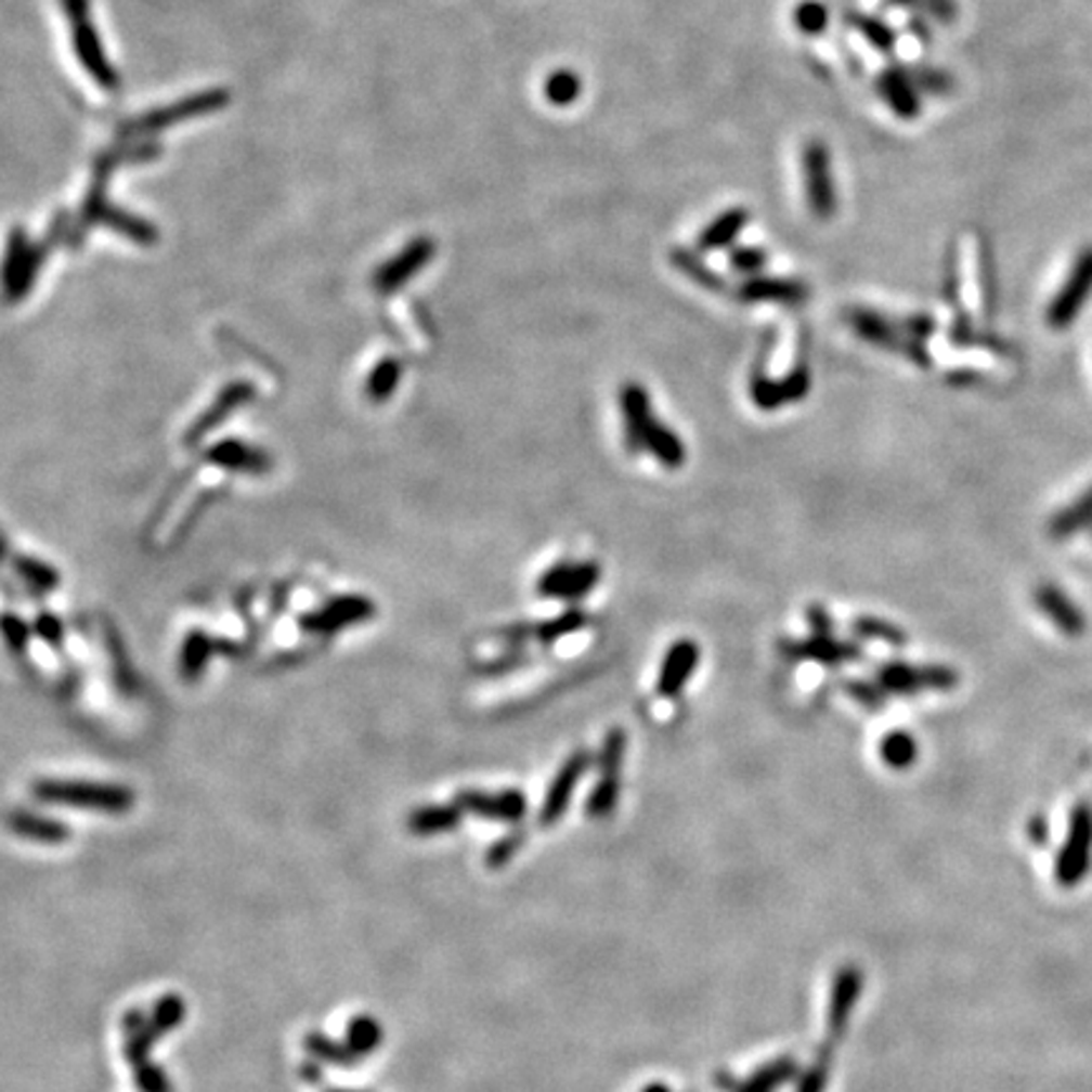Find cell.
Here are the masks:
<instances>
[{"label": "cell", "instance_id": "obj_39", "mask_svg": "<svg viewBox=\"0 0 1092 1092\" xmlns=\"http://www.w3.org/2000/svg\"><path fill=\"white\" fill-rule=\"evenodd\" d=\"M749 392H751V400H754V405L758 410H766V413H771V410H779L781 405H784L779 379H771L762 367H756L754 375H751Z\"/></svg>", "mask_w": 1092, "mask_h": 1092}, {"label": "cell", "instance_id": "obj_23", "mask_svg": "<svg viewBox=\"0 0 1092 1092\" xmlns=\"http://www.w3.org/2000/svg\"><path fill=\"white\" fill-rule=\"evenodd\" d=\"M1090 288H1092V261H1084L1080 269H1077L1075 276L1069 278L1065 291H1062L1057 296V301L1052 303L1050 326H1054V329H1062V326H1067L1069 322H1072L1075 314L1082 307L1084 296L1090 294Z\"/></svg>", "mask_w": 1092, "mask_h": 1092}, {"label": "cell", "instance_id": "obj_30", "mask_svg": "<svg viewBox=\"0 0 1092 1092\" xmlns=\"http://www.w3.org/2000/svg\"><path fill=\"white\" fill-rule=\"evenodd\" d=\"M303 1046H307V1052L311 1054V1057L318 1060V1062H326V1065H337V1067H352L360 1062V1057L349 1050L347 1044H339V1042H334L332 1037H326L324 1031H309L307 1037H303Z\"/></svg>", "mask_w": 1092, "mask_h": 1092}, {"label": "cell", "instance_id": "obj_3", "mask_svg": "<svg viewBox=\"0 0 1092 1092\" xmlns=\"http://www.w3.org/2000/svg\"><path fill=\"white\" fill-rule=\"evenodd\" d=\"M877 686L893 696H915L923 690L948 693L959 686V673L946 665H908L895 660L877 667Z\"/></svg>", "mask_w": 1092, "mask_h": 1092}, {"label": "cell", "instance_id": "obj_12", "mask_svg": "<svg viewBox=\"0 0 1092 1092\" xmlns=\"http://www.w3.org/2000/svg\"><path fill=\"white\" fill-rule=\"evenodd\" d=\"M66 11L74 21V43L83 61V66H87V72L94 76L96 83H102V87H114V72L109 68V64H106L104 51L99 49L94 30L89 26L87 0H66Z\"/></svg>", "mask_w": 1092, "mask_h": 1092}, {"label": "cell", "instance_id": "obj_4", "mask_svg": "<svg viewBox=\"0 0 1092 1092\" xmlns=\"http://www.w3.org/2000/svg\"><path fill=\"white\" fill-rule=\"evenodd\" d=\"M845 318H847V324L857 332V337L870 341V344L890 349V352H895V354L908 356V360H913L918 367H928L931 364V354L921 347V341H915L913 337H902L900 329H895V326L887 322L885 316L875 314V311L853 307L845 314Z\"/></svg>", "mask_w": 1092, "mask_h": 1092}, {"label": "cell", "instance_id": "obj_44", "mask_svg": "<svg viewBox=\"0 0 1092 1092\" xmlns=\"http://www.w3.org/2000/svg\"><path fill=\"white\" fill-rule=\"evenodd\" d=\"M15 569H18V574L26 580L30 587H36V589H53L58 584V574L53 572V569L49 564H41V561H36V559H26V557H21V559H15Z\"/></svg>", "mask_w": 1092, "mask_h": 1092}, {"label": "cell", "instance_id": "obj_32", "mask_svg": "<svg viewBox=\"0 0 1092 1092\" xmlns=\"http://www.w3.org/2000/svg\"><path fill=\"white\" fill-rule=\"evenodd\" d=\"M587 625L589 614L582 612L580 607H569V610L557 614L554 620L536 622V640L544 645H554L557 640H561V637L580 633V629H584Z\"/></svg>", "mask_w": 1092, "mask_h": 1092}, {"label": "cell", "instance_id": "obj_5", "mask_svg": "<svg viewBox=\"0 0 1092 1092\" xmlns=\"http://www.w3.org/2000/svg\"><path fill=\"white\" fill-rule=\"evenodd\" d=\"M599 576H602V569L597 561H559L538 576L536 595L544 599L576 602L597 587Z\"/></svg>", "mask_w": 1092, "mask_h": 1092}, {"label": "cell", "instance_id": "obj_27", "mask_svg": "<svg viewBox=\"0 0 1092 1092\" xmlns=\"http://www.w3.org/2000/svg\"><path fill=\"white\" fill-rule=\"evenodd\" d=\"M185 1014H187L185 999H182L180 993H165V997H159L155 1001V1006H152L147 1022H144V1029H147V1035L157 1042V1039L165 1037L167 1031L180 1027V1024L185 1022Z\"/></svg>", "mask_w": 1092, "mask_h": 1092}, {"label": "cell", "instance_id": "obj_35", "mask_svg": "<svg viewBox=\"0 0 1092 1092\" xmlns=\"http://www.w3.org/2000/svg\"><path fill=\"white\" fill-rule=\"evenodd\" d=\"M402 377V364L394 356H385V360L377 362V367L369 372L367 379V398L372 402H385L387 398H392V392L398 390Z\"/></svg>", "mask_w": 1092, "mask_h": 1092}, {"label": "cell", "instance_id": "obj_14", "mask_svg": "<svg viewBox=\"0 0 1092 1092\" xmlns=\"http://www.w3.org/2000/svg\"><path fill=\"white\" fill-rule=\"evenodd\" d=\"M862 991V974L857 966H842L837 978H834L830 1009H827V1037L832 1042L845 1037L847 1024L853 1019V1009L860 999Z\"/></svg>", "mask_w": 1092, "mask_h": 1092}, {"label": "cell", "instance_id": "obj_18", "mask_svg": "<svg viewBox=\"0 0 1092 1092\" xmlns=\"http://www.w3.org/2000/svg\"><path fill=\"white\" fill-rule=\"evenodd\" d=\"M250 398H253V387H250V382H233V385H227L223 392L218 394L216 402H212V407L210 410H205V413L197 417L193 428H190L187 432V443H197V440L208 435V432H212L218 428L220 422L225 420L227 415H233L235 410H238L243 402H248Z\"/></svg>", "mask_w": 1092, "mask_h": 1092}, {"label": "cell", "instance_id": "obj_6", "mask_svg": "<svg viewBox=\"0 0 1092 1092\" xmlns=\"http://www.w3.org/2000/svg\"><path fill=\"white\" fill-rule=\"evenodd\" d=\"M1092 857V809L1080 804L1069 817V834L1057 857V880L1062 885H1075L1088 875Z\"/></svg>", "mask_w": 1092, "mask_h": 1092}, {"label": "cell", "instance_id": "obj_40", "mask_svg": "<svg viewBox=\"0 0 1092 1092\" xmlns=\"http://www.w3.org/2000/svg\"><path fill=\"white\" fill-rule=\"evenodd\" d=\"M618 800H620V777H599L597 786L592 789L587 800V815L592 819L610 817Z\"/></svg>", "mask_w": 1092, "mask_h": 1092}, {"label": "cell", "instance_id": "obj_19", "mask_svg": "<svg viewBox=\"0 0 1092 1092\" xmlns=\"http://www.w3.org/2000/svg\"><path fill=\"white\" fill-rule=\"evenodd\" d=\"M5 822H8V830H11L13 834H18V837L30 840V842H43V845H61V842H66L68 837H72L68 824L58 822V819H53V817L36 815V811L13 809L11 815L5 817Z\"/></svg>", "mask_w": 1092, "mask_h": 1092}, {"label": "cell", "instance_id": "obj_45", "mask_svg": "<svg viewBox=\"0 0 1092 1092\" xmlns=\"http://www.w3.org/2000/svg\"><path fill=\"white\" fill-rule=\"evenodd\" d=\"M132 1077H134V1084L140 1092H172V1082H170V1077H167L165 1067L155 1065L152 1060L147 1062V1065L134 1067Z\"/></svg>", "mask_w": 1092, "mask_h": 1092}, {"label": "cell", "instance_id": "obj_17", "mask_svg": "<svg viewBox=\"0 0 1092 1092\" xmlns=\"http://www.w3.org/2000/svg\"><path fill=\"white\" fill-rule=\"evenodd\" d=\"M1035 602L1039 607V612L1057 625L1060 633H1065L1069 637H1080L1084 633L1082 612L1077 610L1072 599H1069L1065 592L1054 587V584H1042V587L1035 592Z\"/></svg>", "mask_w": 1092, "mask_h": 1092}, {"label": "cell", "instance_id": "obj_7", "mask_svg": "<svg viewBox=\"0 0 1092 1092\" xmlns=\"http://www.w3.org/2000/svg\"><path fill=\"white\" fill-rule=\"evenodd\" d=\"M589 764H592V754L587 749L574 751V754L569 756L564 764H561L557 777L551 779L549 789H546L542 811H538V822L546 824V827L559 822L561 815H564L567 807H569V802H572V794H574L576 784H580L582 774L589 769Z\"/></svg>", "mask_w": 1092, "mask_h": 1092}, {"label": "cell", "instance_id": "obj_10", "mask_svg": "<svg viewBox=\"0 0 1092 1092\" xmlns=\"http://www.w3.org/2000/svg\"><path fill=\"white\" fill-rule=\"evenodd\" d=\"M779 650L792 660H815L822 665L855 663L862 658L860 645L837 640L834 635H811L804 640H781Z\"/></svg>", "mask_w": 1092, "mask_h": 1092}, {"label": "cell", "instance_id": "obj_43", "mask_svg": "<svg viewBox=\"0 0 1092 1092\" xmlns=\"http://www.w3.org/2000/svg\"><path fill=\"white\" fill-rule=\"evenodd\" d=\"M842 688H845V693L849 698H855L857 703L862 705L864 711H872V713H880L885 708V701H887V693L880 686H872V682L868 680H845L842 682Z\"/></svg>", "mask_w": 1092, "mask_h": 1092}, {"label": "cell", "instance_id": "obj_37", "mask_svg": "<svg viewBox=\"0 0 1092 1092\" xmlns=\"http://www.w3.org/2000/svg\"><path fill=\"white\" fill-rule=\"evenodd\" d=\"M880 91H883V96L887 99V104L893 106L895 112L902 114V117H913V114L918 112V102H915V94H913V89L908 87L906 79L898 74H883L880 76Z\"/></svg>", "mask_w": 1092, "mask_h": 1092}, {"label": "cell", "instance_id": "obj_55", "mask_svg": "<svg viewBox=\"0 0 1092 1092\" xmlns=\"http://www.w3.org/2000/svg\"><path fill=\"white\" fill-rule=\"evenodd\" d=\"M902 329H906L910 337H913L915 341H923L925 337H931L933 332H936V324H933V318L928 316H910L906 318V324H902Z\"/></svg>", "mask_w": 1092, "mask_h": 1092}, {"label": "cell", "instance_id": "obj_33", "mask_svg": "<svg viewBox=\"0 0 1092 1092\" xmlns=\"http://www.w3.org/2000/svg\"><path fill=\"white\" fill-rule=\"evenodd\" d=\"M880 758H883L890 769L902 771L918 758V743L913 736L906 731H890L883 736V741H880Z\"/></svg>", "mask_w": 1092, "mask_h": 1092}, {"label": "cell", "instance_id": "obj_42", "mask_svg": "<svg viewBox=\"0 0 1092 1092\" xmlns=\"http://www.w3.org/2000/svg\"><path fill=\"white\" fill-rule=\"evenodd\" d=\"M849 26H853L857 34H862L864 38H868V43L875 46V49L880 51H890L893 46H895V34L887 26H883L877 18H870V15H860V13H847L845 15Z\"/></svg>", "mask_w": 1092, "mask_h": 1092}, {"label": "cell", "instance_id": "obj_56", "mask_svg": "<svg viewBox=\"0 0 1092 1092\" xmlns=\"http://www.w3.org/2000/svg\"><path fill=\"white\" fill-rule=\"evenodd\" d=\"M299 1075H301V1080H307L311 1084H316V1082H322V1072H318V1067L314 1065V1062H307V1065H301L299 1067Z\"/></svg>", "mask_w": 1092, "mask_h": 1092}, {"label": "cell", "instance_id": "obj_1", "mask_svg": "<svg viewBox=\"0 0 1092 1092\" xmlns=\"http://www.w3.org/2000/svg\"><path fill=\"white\" fill-rule=\"evenodd\" d=\"M30 792H34L38 802L102 811V815H125V811L134 807L132 789L121 784H102V781L41 779L34 781Z\"/></svg>", "mask_w": 1092, "mask_h": 1092}, {"label": "cell", "instance_id": "obj_46", "mask_svg": "<svg viewBox=\"0 0 1092 1092\" xmlns=\"http://www.w3.org/2000/svg\"><path fill=\"white\" fill-rule=\"evenodd\" d=\"M830 1069H832V1044L822 1046L817 1062L811 1065L809 1072L804 1075V1080L796 1092H824L827 1082H830Z\"/></svg>", "mask_w": 1092, "mask_h": 1092}, {"label": "cell", "instance_id": "obj_52", "mask_svg": "<svg viewBox=\"0 0 1092 1092\" xmlns=\"http://www.w3.org/2000/svg\"><path fill=\"white\" fill-rule=\"evenodd\" d=\"M500 640H504L511 650H521V645L529 640V637H536V625L534 622H516V625H508L498 633Z\"/></svg>", "mask_w": 1092, "mask_h": 1092}, {"label": "cell", "instance_id": "obj_2", "mask_svg": "<svg viewBox=\"0 0 1092 1092\" xmlns=\"http://www.w3.org/2000/svg\"><path fill=\"white\" fill-rule=\"evenodd\" d=\"M802 187L807 208L817 220H830L837 212L832 155L822 140H807L802 147Z\"/></svg>", "mask_w": 1092, "mask_h": 1092}, {"label": "cell", "instance_id": "obj_50", "mask_svg": "<svg viewBox=\"0 0 1092 1092\" xmlns=\"http://www.w3.org/2000/svg\"><path fill=\"white\" fill-rule=\"evenodd\" d=\"M766 263V253L762 248L743 246L731 250V269L739 273H758Z\"/></svg>", "mask_w": 1092, "mask_h": 1092}, {"label": "cell", "instance_id": "obj_24", "mask_svg": "<svg viewBox=\"0 0 1092 1092\" xmlns=\"http://www.w3.org/2000/svg\"><path fill=\"white\" fill-rule=\"evenodd\" d=\"M463 811L458 809V804H430V807H417L410 811L407 817V830L417 834V837H430V834H443L453 832L455 827L460 824Z\"/></svg>", "mask_w": 1092, "mask_h": 1092}, {"label": "cell", "instance_id": "obj_25", "mask_svg": "<svg viewBox=\"0 0 1092 1092\" xmlns=\"http://www.w3.org/2000/svg\"><path fill=\"white\" fill-rule=\"evenodd\" d=\"M645 451L655 458L665 470H678L686 463V445L678 438V432L667 428L660 420H652L645 435Z\"/></svg>", "mask_w": 1092, "mask_h": 1092}, {"label": "cell", "instance_id": "obj_48", "mask_svg": "<svg viewBox=\"0 0 1092 1092\" xmlns=\"http://www.w3.org/2000/svg\"><path fill=\"white\" fill-rule=\"evenodd\" d=\"M526 663H529L526 652H523V650H508L506 655L491 660V663L476 665V673L478 675H489V678H493V675H506V673L519 671V667L526 665Z\"/></svg>", "mask_w": 1092, "mask_h": 1092}, {"label": "cell", "instance_id": "obj_20", "mask_svg": "<svg viewBox=\"0 0 1092 1092\" xmlns=\"http://www.w3.org/2000/svg\"><path fill=\"white\" fill-rule=\"evenodd\" d=\"M208 460L216 463L218 468L235 470V473H250V476H261L271 470V458L263 451H256L246 443H235V440H225V443L212 445L208 451Z\"/></svg>", "mask_w": 1092, "mask_h": 1092}, {"label": "cell", "instance_id": "obj_57", "mask_svg": "<svg viewBox=\"0 0 1092 1092\" xmlns=\"http://www.w3.org/2000/svg\"><path fill=\"white\" fill-rule=\"evenodd\" d=\"M642 1092H671V1088H665V1084H650V1088H645Z\"/></svg>", "mask_w": 1092, "mask_h": 1092}, {"label": "cell", "instance_id": "obj_36", "mask_svg": "<svg viewBox=\"0 0 1092 1092\" xmlns=\"http://www.w3.org/2000/svg\"><path fill=\"white\" fill-rule=\"evenodd\" d=\"M212 652V642L208 635L203 633H190L185 645H182L180 652V673L185 675L187 680H195L197 675L205 671V663H208Z\"/></svg>", "mask_w": 1092, "mask_h": 1092}, {"label": "cell", "instance_id": "obj_11", "mask_svg": "<svg viewBox=\"0 0 1092 1092\" xmlns=\"http://www.w3.org/2000/svg\"><path fill=\"white\" fill-rule=\"evenodd\" d=\"M375 618V604L367 597H337L318 612H311L301 620L303 629L309 633H337L341 627H352L356 622Z\"/></svg>", "mask_w": 1092, "mask_h": 1092}, {"label": "cell", "instance_id": "obj_21", "mask_svg": "<svg viewBox=\"0 0 1092 1092\" xmlns=\"http://www.w3.org/2000/svg\"><path fill=\"white\" fill-rule=\"evenodd\" d=\"M796 1072V1062L792 1057H779L771 1065L758 1067L746 1080H733V1077L718 1075V1084L726 1092H777L781 1084L789 1082Z\"/></svg>", "mask_w": 1092, "mask_h": 1092}, {"label": "cell", "instance_id": "obj_47", "mask_svg": "<svg viewBox=\"0 0 1092 1092\" xmlns=\"http://www.w3.org/2000/svg\"><path fill=\"white\" fill-rule=\"evenodd\" d=\"M779 385H781V398H784V405L786 402H800L809 394L811 375L804 364H800V367H794L786 377H781Z\"/></svg>", "mask_w": 1092, "mask_h": 1092}, {"label": "cell", "instance_id": "obj_54", "mask_svg": "<svg viewBox=\"0 0 1092 1092\" xmlns=\"http://www.w3.org/2000/svg\"><path fill=\"white\" fill-rule=\"evenodd\" d=\"M36 633L49 645H58L64 640V627H61V622L53 618V614H41V618L36 620Z\"/></svg>", "mask_w": 1092, "mask_h": 1092}, {"label": "cell", "instance_id": "obj_13", "mask_svg": "<svg viewBox=\"0 0 1092 1092\" xmlns=\"http://www.w3.org/2000/svg\"><path fill=\"white\" fill-rule=\"evenodd\" d=\"M620 410L625 420V447L629 455L645 451V435H648L652 417L650 394L640 382H625L620 390Z\"/></svg>", "mask_w": 1092, "mask_h": 1092}, {"label": "cell", "instance_id": "obj_58", "mask_svg": "<svg viewBox=\"0 0 1092 1092\" xmlns=\"http://www.w3.org/2000/svg\"><path fill=\"white\" fill-rule=\"evenodd\" d=\"M326 1092H362V1090H341V1088H334V1090H326Z\"/></svg>", "mask_w": 1092, "mask_h": 1092}, {"label": "cell", "instance_id": "obj_9", "mask_svg": "<svg viewBox=\"0 0 1092 1092\" xmlns=\"http://www.w3.org/2000/svg\"><path fill=\"white\" fill-rule=\"evenodd\" d=\"M432 256H435V240L415 238L407 248H402L392 261H387L375 273V288L379 294L398 291L400 286H405L417 271H422L432 261Z\"/></svg>", "mask_w": 1092, "mask_h": 1092}, {"label": "cell", "instance_id": "obj_15", "mask_svg": "<svg viewBox=\"0 0 1092 1092\" xmlns=\"http://www.w3.org/2000/svg\"><path fill=\"white\" fill-rule=\"evenodd\" d=\"M698 658H701V650L693 640L682 637V640H675L671 648H667L663 665H660L658 673V696L660 698H678L686 688V682L693 678Z\"/></svg>", "mask_w": 1092, "mask_h": 1092}, {"label": "cell", "instance_id": "obj_26", "mask_svg": "<svg viewBox=\"0 0 1092 1092\" xmlns=\"http://www.w3.org/2000/svg\"><path fill=\"white\" fill-rule=\"evenodd\" d=\"M671 265L678 273H682V276L693 281V284L705 288V291H713V294H726L728 291L726 281L720 278L716 271L708 269V263H703V258L698 256V253H693V250L673 248L671 250Z\"/></svg>", "mask_w": 1092, "mask_h": 1092}, {"label": "cell", "instance_id": "obj_31", "mask_svg": "<svg viewBox=\"0 0 1092 1092\" xmlns=\"http://www.w3.org/2000/svg\"><path fill=\"white\" fill-rule=\"evenodd\" d=\"M344 1044L360 1060L367 1057V1054H372L379 1044H382V1027H379V1022L369 1014L354 1016V1019L347 1024V1042Z\"/></svg>", "mask_w": 1092, "mask_h": 1092}, {"label": "cell", "instance_id": "obj_34", "mask_svg": "<svg viewBox=\"0 0 1092 1092\" xmlns=\"http://www.w3.org/2000/svg\"><path fill=\"white\" fill-rule=\"evenodd\" d=\"M853 633L857 637H864V640H877V642L893 645V648H900V645L908 642L906 629L895 625V622L883 620V618H870V614H860V618H855Z\"/></svg>", "mask_w": 1092, "mask_h": 1092}, {"label": "cell", "instance_id": "obj_16", "mask_svg": "<svg viewBox=\"0 0 1092 1092\" xmlns=\"http://www.w3.org/2000/svg\"><path fill=\"white\" fill-rule=\"evenodd\" d=\"M736 296H739V301L743 303H784V307H800V303L809 299L811 291L800 278L758 276L743 281Z\"/></svg>", "mask_w": 1092, "mask_h": 1092}, {"label": "cell", "instance_id": "obj_49", "mask_svg": "<svg viewBox=\"0 0 1092 1092\" xmlns=\"http://www.w3.org/2000/svg\"><path fill=\"white\" fill-rule=\"evenodd\" d=\"M0 635H3L8 648L13 652H21L28 645L30 627H26V622H21L15 614H3V618H0Z\"/></svg>", "mask_w": 1092, "mask_h": 1092}, {"label": "cell", "instance_id": "obj_22", "mask_svg": "<svg viewBox=\"0 0 1092 1092\" xmlns=\"http://www.w3.org/2000/svg\"><path fill=\"white\" fill-rule=\"evenodd\" d=\"M749 220L751 212L746 208H728L724 212H718V216L703 227L701 235H698V250L731 248L736 238L743 233V227L749 225Z\"/></svg>", "mask_w": 1092, "mask_h": 1092}, {"label": "cell", "instance_id": "obj_8", "mask_svg": "<svg viewBox=\"0 0 1092 1092\" xmlns=\"http://www.w3.org/2000/svg\"><path fill=\"white\" fill-rule=\"evenodd\" d=\"M460 811L476 815L483 819H496V822H519L526 815V796L519 789H506V792L485 794L476 789H463L455 796Z\"/></svg>", "mask_w": 1092, "mask_h": 1092}, {"label": "cell", "instance_id": "obj_29", "mask_svg": "<svg viewBox=\"0 0 1092 1092\" xmlns=\"http://www.w3.org/2000/svg\"><path fill=\"white\" fill-rule=\"evenodd\" d=\"M542 91L546 102L564 109V106H572L582 96V79L572 68H557V72L546 76Z\"/></svg>", "mask_w": 1092, "mask_h": 1092}, {"label": "cell", "instance_id": "obj_28", "mask_svg": "<svg viewBox=\"0 0 1092 1092\" xmlns=\"http://www.w3.org/2000/svg\"><path fill=\"white\" fill-rule=\"evenodd\" d=\"M1090 523H1092V485L1075 500V504L1062 508V511L1054 516L1050 523V534L1054 538H1067L1077 534V531L1088 529Z\"/></svg>", "mask_w": 1092, "mask_h": 1092}, {"label": "cell", "instance_id": "obj_38", "mask_svg": "<svg viewBox=\"0 0 1092 1092\" xmlns=\"http://www.w3.org/2000/svg\"><path fill=\"white\" fill-rule=\"evenodd\" d=\"M627 736L622 728H610L599 751V777H620V766L625 762Z\"/></svg>", "mask_w": 1092, "mask_h": 1092}, {"label": "cell", "instance_id": "obj_53", "mask_svg": "<svg viewBox=\"0 0 1092 1092\" xmlns=\"http://www.w3.org/2000/svg\"><path fill=\"white\" fill-rule=\"evenodd\" d=\"M804 614H807V622H809L811 633L815 635H832L834 633V620L824 604L811 602V604H807V612Z\"/></svg>", "mask_w": 1092, "mask_h": 1092}, {"label": "cell", "instance_id": "obj_51", "mask_svg": "<svg viewBox=\"0 0 1092 1092\" xmlns=\"http://www.w3.org/2000/svg\"><path fill=\"white\" fill-rule=\"evenodd\" d=\"M521 842H523V834H508V837L504 840H498L496 845L491 847V853L485 855V862L491 864V868H498V864H506L511 857L516 855V849L521 847Z\"/></svg>", "mask_w": 1092, "mask_h": 1092}, {"label": "cell", "instance_id": "obj_41", "mask_svg": "<svg viewBox=\"0 0 1092 1092\" xmlns=\"http://www.w3.org/2000/svg\"><path fill=\"white\" fill-rule=\"evenodd\" d=\"M827 23H830V8L819 0H802L794 8V26L804 36H819L827 28Z\"/></svg>", "mask_w": 1092, "mask_h": 1092}]
</instances>
